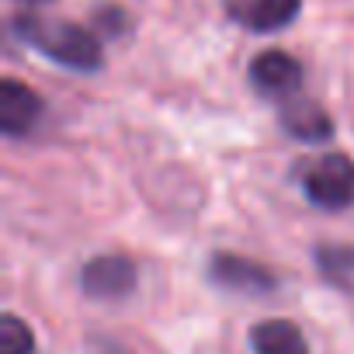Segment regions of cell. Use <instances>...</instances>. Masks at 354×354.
Listing matches in <instances>:
<instances>
[{"mask_svg":"<svg viewBox=\"0 0 354 354\" xmlns=\"http://www.w3.org/2000/svg\"><path fill=\"white\" fill-rule=\"evenodd\" d=\"M11 28H15V35H18L25 46L39 49L42 56L56 59V63L66 66V70L91 73V70H97L101 59H104L101 42H97L87 28H80V25H73V21L46 18V15H35V11H21V15L11 21Z\"/></svg>","mask_w":354,"mask_h":354,"instance_id":"obj_1","label":"cell"},{"mask_svg":"<svg viewBox=\"0 0 354 354\" xmlns=\"http://www.w3.org/2000/svg\"><path fill=\"white\" fill-rule=\"evenodd\" d=\"M302 192L313 205L337 212L354 202V163L344 153H330L319 160H309L302 167Z\"/></svg>","mask_w":354,"mask_h":354,"instance_id":"obj_2","label":"cell"},{"mask_svg":"<svg viewBox=\"0 0 354 354\" xmlns=\"http://www.w3.org/2000/svg\"><path fill=\"white\" fill-rule=\"evenodd\" d=\"M80 288L91 299H125L136 288V264L125 254H101L84 264Z\"/></svg>","mask_w":354,"mask_h":354,"instance_id":"obj_3","label":"cell"},{"mask_svg":"<svg viewBox=\"0 0 354 354\" xmlns=\"http://www.w3.org/2000/svg\"><path fill=\"white\" fill-rule=\"evenodd\" d=\"M250 84L264 97H292L302 84V66L295 56H288L281 49H264L250 63Z\"/></svg>","mask_w":354,"mask_h":354,"instance_id":"obj_4","label":"cell"},{"mask_svg":"<svg viewBox=\"0 0 354 354\" xmlns=\"http://www.w3.org/2000/svg\"><path fill=\"white\" fill-rule=\"evenodd\" d=\"M39 118H42V97L28 84L15 77L0 80V129H4V136L18 139L32 132Z\"/></svg>","mask_w":354,"mask_h":354,"instance_id":"obj_5","label":"cell"},{"mask_svg":"<svg viewBox=\"0 0 354 354\" xmlns=\"http://www.w3.org/2000/svg\"><path fill=\"white\" fill-rule=\"evenodd\" d=\"M226 11L250 32H278L299 18L302 0H226Z\"/></svg>","mask_w":354,"mask_h":354,"instance_id":"obj_6","label":"cell"},{"mask_svg":"<svg viewBox=\"0 0 354 354\" xmlns=\"http://www.w3.org/2000/svg\"><path fill=\"white\" fill-rule=\"evenodd\" d=\"M209 274L216 285L230 288V292H271L274 288V274L240 254H216L209 261Z\"/></svg>","mask_w":354,"mask_h":354,"instance_id":"obj_7","label":"cell"},{"mask_svg":"<svg viewBox=\"0 0 354 354\" xmlns=\"http://www.w3.org/2000/svg\"><path fill=\"white\" fill-rule=\"evenodd\" d=\"M281 129L292 139H306V142H323L333 136V118L316 104V101H288L281 108Z\"/></svg>","mask_w":354,"mask_h":354,"instance_id":"obj_8","label":"cell"},{"mask_svg":"<svg viewBox=\"0 0 354 354\" xmlns=\"http://www.w3.org/2000/svg\"><path fill=\"white\" fill-rule=\"evenodd\" d=\"M250 351L254 354H309V344L292 319H261L250 330Z\"/></svg>","mask_w":354,"mask_h":354,"instance_id":"obj_9","label":"cell"},{"mask_svg":"<svg viewBox=\"0 0 354 354\" xmlns=\"http://www.w3.org/2000/svg\"><path fill=\"white\" fill-rule=\"evenodd\" d=\"M316 268L333 288L354 295V247H347V243H319L316 247Z\"/></svg>","mask_w":354,"mask_h":354,"instance_id":"obj_10","label":"cell"},{"mask_svg":"<svg viewBox=\"0 0 354 354\" xmlns=\"http://www.w3.org/2000/svg\"><path fill=\"white\" fill-rule=\"evenodd\" d=\"M35 351V337L28 330L25 319H18L15 313L0 316V354H32Z\"/></svg>","mask_w":354,"mask_h":354,"instance_id":"obj_11","label":"cell"},{"mask_svg":"<svg viewBox=\"0 0 354 354\" xmlns=\"http://www.w3.org/2000/svg\"><path fill=\"white\" fill-rule=\"evenodd\" d=\"M97 21L104 25V32H122V28H125V25H118V21H125L122 8H101V11H97Z\"/></svg>","mask_w":354,"mask_h":354,"instance_id":"obj_12","label":"cell"},{"mask_svg":"<svg viewBox=\"0 0 354 354\" xmlns=\"http://www.w3.org/2000/svg\"><path fill=\"white\" fill-rule=\"evenodd\" d=\"M94 347H97V354H132V351H125V347L115 344V340H97Z\"/></svg>","mask_w":354,"mask_h":354,"instance_id":"obj_13","label":"cell"},{"mask_svg":"<svg viewBox=\"0 0 354 354\" xmlns=\"http://www.w3.org/2000/svg\"><path fill=\"white\" fill-rule=\"evenodd\" d=\"M35 4H42V0H35Z\"/></svg>","mask_w":354,"mask_h":354,"instance_id":"obj_14","label":"cell"}]
</instances>
